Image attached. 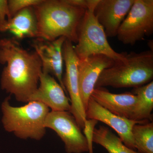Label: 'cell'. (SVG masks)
<instances>
[{"label":"cell","mask_w":153,"mask_h":153,"mask_svg":"<svg viewBox=\"0 0 153 153\" xmlns=\"http://www.w3.org/2000/svg\"><path fill=\"white\" fill-rule=\"evenodd\" d=\"M116 62L102 55H91L83 60H79L77 69L79 93L85 110L101 72L114 65Z\"/></svg>","instance_id":"cell-9"},{"label":"cell","mask_w":153,"mask_h":153,"mask_svg":"<svg viewBox=\"0 0 153 153\" xmlns=\"http://www.w3.org/2000/svg\"><path fill=\"white\" fill-rule=\"evenodd\" d=\"M40 85L31 96L29 102H42L51 108V111H70L71 104L65 91L53 76L41 72Z\"/></svg>","instance_id":"cell-13"},{"label":"cell","mask_w":153,"mask_h":153,"mask_svg":"<svg viewBox=\"0 0 153 153\" xmlns=\"http://www.w3.org/2000/svg\"><path fill=\"white\" fill-rule=\"evenodd\" d=\"M136 148L140 153H153V123L135 125L132 129Z\"/></svg>","instance_id":"cell-18"},{"label":"cell","mask_w":153,"mask_h":153,"mask_svg":"<svg viewBox=\"0 0 153 153\" xmlns=\"http://www.w3.org/2000/svg\"><path fill=\"white\" fill-rule=\"evenodd\" d=\"M93 142L103 147L109 153H140L127 147L120 137L105 126L94 129Z\"/></svg>","instance_id":"cell-17"},{"label":"cell","mask_w":153,"mask_h":153,"mask_svg":"<svg viewBox=\"0 0 153 153\" xmlns=\"http://www.w3.org/2000/svg\"><path fill=\"white\" fill-rule=\"evenodd\" d=\"M125 61H117L104 69L100 75L95 88L111 86L134 88L146 85L153 78V50L127 54Z\"/></svg>","instance_id":"cell-3"},{"label":"cell","mask_w":153,"mask_h":153,"mask_svg":"<svg viewBox=\"0 0 153 153\" xmlns=\"http://www.w3.org/2000/svg\"><path fill=\"white\" fill-rule=\"evenodd\" d=\"M98 121L94 119H87L84 123V127L83 129V134L88 145V152L94 153L93 147V138L94 132L96 125L98 123Z\"/></svg>","instance_id":"cell-20"},{"label":"cell","mask_w":153,"mask_h":153,"mask_svg":"<svg viewBox=\"0 0 153 153\" xmlns=\"http://www.w3.org/2000/svg\"><path fill=\"white\" fill-rule=\"evenodd\" d=\"M10 99L7 97L1 105L5 129L22 139L41 140L46 134L44 123L50 111L49 108L38 101L14 107L10 105Z\"/></svg>","instance_id":"cell-4"},{"label":"cell","mask_w":153,"mask_h":153,"mask_svg":"<svg viewBox=\"0 0 153 153\" xmlns=\"http://www.w3.org/2000/svg\"><path fill=\"white\" fill-rule=\"evenodd\" d=\"M44 126L46 128L53 130L60 137L66 153L88 152L86 139L75 118L69 111H49Z\"/></svg>","instance_id":"cell-7"},{"label":"cell","mask_w":153,"mask_h":153,"mask_svg":"<svg viewBox=\"0 0 153 153\" xmlns=\"http://www.w3.org/2000/svg\"><path fill=\"white\" fill-rule=\"evenodd\" d=\"M63 55L66 66L63 82L66 92L70 96L71 109L69 112L75 118L80 129H83L87 119L79 93L77 69L79 59L74 51L73 43L67 39L63 44Z\"/></svg>","instance_id":"cell-8"},{"label":"cell","mask_w":153,"mask_h":153,"mask_svg":"<svg viewBox=\"0 0 153 153\" xmlns=\"http://www.w3.org/2000/svg\"><path fill=\"white\" fill-rule=\"evenodd\" d=\"M153 33V0H135L117 37L123 44L133 45Z\"/></svg>","instance_id":"cell-6"},{"label":"cell","mask_w":153,"mask_h":153,"mask_svg":"<svg viewBox=\"0 0 153 153\" xmlns=\"http://www.w3.org/2000/svg\"><path fill=\"white\" fill-rule=\"evenodd\" d=\"M11 19L7 0H0V25Z\"/></svg>","instance_id":"cell-21"},{"label":"cell","mask_w":153,"mask_h":153,"mask_svg":"<svg viewBox=\"0 0 153 153\" xmlns=\"http://www.w3.org/2000/svg\"><path fill=\"white\" fill-rule=\"evenodd\" d=\"M132 93L137 96V102L131 120L137 121L152 120L153 81L134 88Z\"/></svg>","instance_id":"cell-16"},{"label":"cell","mask_w":153,"mask_h":153,"mask_svg":"<svg viewBox=\"0 0 153 153\" xmlns=\"http://www.w3.org/2000/svg\"><path fill=\"white\" fill-rule=\"evenodd\" d=\"M9 32L15 39L37 38V20L33 7L22 10L0 25V32Z\"/></svg>","instance_id":"cell-15"},{"label":"cell","mask_w":153,"mask_h":153,"mask_svg":"<svg viewBox=\"0 0 153 153\" xmlns=\"http://www.w3.org/2000/svg\"><path fill=\"white\" fill-rule=\"evenodd\" d=\"M135 0H98L94 13L107 37L117 36L118 31Z\"/></svg>","instance_id":"cell-12"},{"label":"cell","mask_w":153,"mask_h":153,"mask_svg":"<svg viewBox=\"0 0 153 153\" xmlns=\"http://www.w3.org/2000/svg\"><path fill=\"white\" fill-rule=\"evenodd\" d=\"M43 0H9L8 1L10 18L19 12L29 7L39 4Z\"/></svg>","instance_id":"cell-19"},{"label":"cell","mask_w":153,"mask_h":153,"mask_svg":"<svg viewBox=\"0 0 153 153\" xmlns=\"http://www.w3.org/2000/svg\"><path fill=\"white\" fill-rule=\"evenodd\" d=\"M0 63L5 65L1 77L2 88L18 101L29 102L36 91L42 72L40 58L20 46L14 38L0 39Z\"/></svg>","instance_id":"cell-1"},{"label":"cell","mask_w":153,"mask_h":153,"mask_svg":"<svg viewBox=\"0 0 153 153\" xmlns=\"http://www.w3.org/2000/svg\"><path fill=\"white\" fill-rule=\"evenodd\" d=\"M87 0H43L33 7L37 38L53 41L64 37L76 43L79 25L87 8Z\"/></svg>","instance_id":"cell-2"},{"label":"cell","mask_w":153,"mask_h":153,"mask_svg":"<svg viewBox=\"0 0 153 153\" xmlns=\"http://www.w3.org/2000/svg\"><path fill=\"white\" fill-rule=\"evenodd\" d=\"M98 0H87V8L78 32V40L74 51L79 60L91 55H105L116 61H125L126 52L118 53L110 45L104 29L94 13Z\"/></svg>","instance_id":"cell-5"},{"label":"cell","mask_w":153,"mask_h":153,"mask_svg":"<svg viewBox=\"0 0 153 153\" xmlns=\"http://www.w3.org/2000/svg\"><path fill=\"white\" fill-rule=\"evenodd\" d=\"M86 119H94L106 124L117 133L120 138L128 147L136 149L132 129L137 124L145 123V121H137L121 117L111 113L102 107L90 97L85 110Z\"/></svg>","instance_id":"cell-10"},{"label":"cell","mask_w":153,"mask_h":153,"mask_svg":"<svg viewBox=\"0 0 153 153\" xmlns=\"http://www.w3.org/2000/svg\"><path fill=\"white\" fill-rule=\"evenodd\" d=\"M66 38L61 37L53 41H47L36 38L32 46L40 58L42 72L52 74L67 93L63 78V47Z\"/></svg>","instance_id":"cell-11"},{"label":"cell","mask_w":153,"mask_h":153,"mask_svg":"<svg viewBox=\"0 0 153 153\" xmlns=\"http://www.w3.org/2000/svg\"><path fill=\"white\" fill-rule=\"evenodd\" d=\"M91 97L111 113L131 120L137 102V96L133 93L116 94L111 93L103 88H94Z\"/></svg>","instance_id":"cell-14"}]
</instances>
